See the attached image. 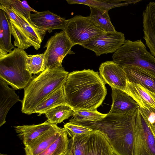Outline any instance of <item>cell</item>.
Masks as SVG:
<instances>
[{"label": "cell", "instance_id": "6da1fadb", "mask_svg": "<svg viewBox=\"0 0 155 155\" xmlns=\"http://www.w3.org/2000/svg\"><path fill=\"white\" fill-rule=\"evenodd\" d=\"M105 84L99 73L93 70L69 73L63 86L67 104L75 110H96L107 94Z\"/></svg>", "mask_w": 155, "mask_h": 155}, {"label": "cell", "instance_id": "7a4b0ae2", "mask_svg": "<svg viewBox=\"0 0 155 155\" xmlns=\"http://www.w3.org/2000/svg\"><path fill=\"white\" fill-rule=\"evenodd\" d=\"M135 113L128 115L109 112L104 118L96 122L84 121L71 123L99 130L117 155H134Z\"/></svg>", "mask_w": 155, "mask_h": 155}, {"label": "cell", "instance_id": "3957f363", "mask_svg": "<svg viewBox=\"0 0 155 155\" xmlns=\"http://www.w3.org/2000/svg\"><path fill=\"white\" fill-rule=\"evenodd\" d=\"M69 72L62 67L47 68L33 78L24 89L21 101L22 113L32 114L34 109L43 100L56 90L62 87Z\"/></svg>", "mask_w": 155, "mask_h": 155}, {"label": "cell", "instance_id": "277c9868", "mask_svg": "<svg viewBox=\"0 0 155 155\" xmlns=\"http://www.w3.org/2000/svg\"><path fill=\"white\" fill-rule=\"evenodd\" d=\"M28 55L18 48L9 53L0 51V79L14 90L24 89L33 78L27 68Z\"/></svg>", "mask_w": 155, "mask_h": 155}, {"label": "cell", "instance_id": "5b68a950", "mask_svg": "<svg viewBox=\"0 0 155 155\" xmlns=\"http://www.w3.org/2000/svg\"><path fill=\"white\" fill-rule=\"evenodd\" d=\"M113 61L123 67L135 65L145 69L155 75V57L147 49L141 39L125 40L112 56Z\"/></svg>", "mask_w": 155, "mask_h": 155}, {"label": "cell", "instance_id": "8992f818", "mask_svg": "<svg viewBox=\"0 0 155 155\" xmlns=\"http://www.w3.org/2000/svg\"><path fill=\"white\" fill-rule=\"evenodd\" d=\"M10 7L16 15L13 19L8 18L15 39L14 46L24 50L31 46L38 50L46 32L36 26L31 19L27 18L20 12Z\"/></svg>", "mask_w": 155, "mask_h": 155}, {"label": "cell", "instance_id": "52a82bcc", "mask_svg": "<svg viewBox=\"0 0 155 155\" xmlns=\"http://www.w3.org/2000/svg\"><path fill=\"white\" fill-rule=\"evenodd\" d=\"M63 31L74 45H81L105 32L94 24L89 16L80 15L68 19Z\"/></svg>", "mask_w": 155, "mask_h": 155}, {"label": "cell", "instance_id": "ba28073f", "mask_svg": "<svg viewBox=\"0 0 155 155\" xmlns=\"http://www.w3.org/2000/svg\"><path fill=\"white\" fill-rule=\"evenodd\" d=\"M74 45L63 31L56 33L48 40L44 48H46L44 54V70L61 67L64 57L74 52L71 48Z\"/></svg>", "mask_w": 155, "mask_h": 155}, {"label": "cell", "instance_id": "9c48e42d", "mask_svg": "<svg viewBox=\"0 0 155 155\" xmlns=\"http://www.w3.org/2000/svg\"><path fill=\"white\" fill-rule=\"evenodd\" d=\"M139 108L134 116V155H155V137Z\"/></svg>", "mask_w": 155, "mask_h": 155}, {"label": "cell", "instance_id": "30bf717a", "mask_svg": "<svg viewBox=\"0 0 155 155\" xmlns=\"http://www.w3.org/2000/svg\"><path fill=\"white\" fill-rule=\"evenodd\" d=\"M124 33L116 31L105 32L82 45L94 51L97 56L116 51L124 43Z\"/></svg>", "mask_w": 155, "mask_h": 155}, {"label": "cell", "instance_id": "8fae6325", "mask_svg": "<svg viewBox=\"0 0 155 155\" xmlns=\"http://www.w3.org/2000/svg\"><path fill=\"white\" fill-rule=\"evenodd\" d=\"M100 75L104 83L124 91L127 80L122 67L112 61L101 63L99 68Z\"/></svg>", "mask_w": 155, "mask_h": 155}, {"label": "cell", "instance_id": "7c38bea8", "mask_svg": "<svg viewBox=\"0 0 155 155\" xmlns=\"http://www.w3.org/2000/svg\"><path fill=\"white\" fill-rule=\"evenodd\" d=\"M30 18L37 27L49 33L56 29L63 31L68 21L48 10L31 14Z\"/></svg>", "mask_w": 155, "mask_h": 155}, {"label": "cell", "instance_id": "4fadbf2b", "mask_svg": "<svg viewBox=\"0 0 155 155\" xmlns=\"http://www.w3.org/2000/svg\"><path fill=\"white\" fill-rule=\"evenodd\" d=\"M111 88L112 104L109 113L133 114L140 107L138 104L124 91L114 87Z\"/></svg>", "mask_w": 155, "mask_h": 155}, {"label": "cell", "instance_id": "5bb4252c", "mask_svg": "<svg viewBox=\"0 0 155 155\" xmlns=\"http://www.w3.org/2000/svg\"><path fill=\"white\" fill-rule=\"evenodd\" d=\"M64 129L55 125L50 130L25 146L26 155H39L58 137Z\"/></svg>", "mask_w": 155, "mask_h": 155}, {"label": "cell", "instance_id": "9a60e30c", "mask_svg": "<svg viewBox=\"0 0 155 155\" xmlns=\"http://www.w3.org/2000/svg\"><path fill=\"white\" fill-rule=\"evenodd\" d=\"M127 81L139 84L155 93V75L150 71L135 66H126L122 67Z\"/></svg>", "mask_w": 155, "mask_h": 155}, {"label": "cell", "instance_id": "2e32d148", "mask_svg": "<svg viewBox=\"0 0 155 155\" xmlns=\"http://www.w3.org/2000/svg\"><path fill=\"white\" fill-rule=\"evenodd\" d=\"M129 95L143 109L151 108L155 109V93L139 84L127 81V86L124 91Z\"/></svg>", "mask_w": 155, "mask_h": 155}, {"label": "cell", "instance_id": "e0dca14e", "mask_svg": "<svg viewBox=\"0 0 155 155\" xmlns=\"http://www.w3.org/2000/svg\"><path fill=\"white\" fill-rule=\"evenodd\" d=\"M21 101L14 89L0 79V126L6 122V115L10 109L18 102Z\"/></svg>", "mask_w": 155, "mask_h": 155}, {"label": "cell", "instance_id": "ac0fdd59", "mask_svg": "<svg viewBox=\"0 0 155 155\" xmlns=\"http://www.w3.org/2000/svg\"><path fill=\"white\" fill-rule=\"evenodd\" d=\"M55 125L50 124L47 120L37 125L18 126L14 127L18 136L25 146L44 134Z\"/></svg>", "mask_w": 155, "mask_h": 155}, {"label": "cell", "instance_id": "d6986e66", "mask_svg": "<svg viewBox=\"0 0 155 155\" xmlns=\"http://www.w3.org/2000/svg\"><path fill=\"white\" fill-rule=\"evenodd\" d=\"M113 153L108 141L99 130L91 132L87 142V155H113Z\"/></svg>", "mask_w": 155, "mask_h": 155}, {"label": "cell", "instance_id": "ffe728a7", "mask_svg": "<svg viewBox=\"0 0 155 155\" xmlns=\"http://www.w3.org/2000/svg\"><path fill=\"white\" fill-rule=\"evenodd\" d=\"M63 86L56 90L38 104L32 114L41 115L58 106L67 104Z\"/></svg>", "mask_w": 155, "mask_h": 155}, {"label": "cell", "instance_id": "44dd1931", "mask_svg": "<svg viewBox=\"0 0 155 155\" xmlns=\"http://www.w3.org/2000/svg\"><path fill=\"white\" fill-rule=\"evenodd\" d=\"M12 34L9 20L6 13L0 10V51L9 53L15 48L11 41Z\"/></svg>", "mask_w": 155, "mask_h": 155}, {"label": "cell", "instance_id": "7402d4cb", "mask_svg": "<svg viewBox=\"0 0 155 155\" xmlns=\"http://www.w3.org/2000/svg\"><path fill=\"white\" fill-rule=\"evenodd\" d=\"M89 16L94 24L101 30L107 32L116 31L112 24L108 11L94 7H89Z\"/></svg>", "mask_w": 155, "mask_h": 155}, {"label": "cell", "instance_id": "603a6c76", "mask_svg": "<svg viewBox=\"0 0 155 155\" xmlns=\"http://www.w3.org/2000/svg\"><path fill=\"white\" fill-rule=\"evenodd\" d=\"M141 0H66L70 4H79L94 7L108 11L116 7L135 4Z\"/></svg>", "mask_w": 155, "mask_h": 155}, {"label": "cell", "instance_id": "cb8c5ba5", "mask_svg": "<svg viewBox=\"0 0 155 155\" xmlns=\"http://www.w3.org/2000/svg\"><path fill=\"white\" fill-rule=\"evenodd\" d=\"M73 109L68 104L61 105L48 111L45 114L47 120L50 124L57 125L73 116Z\"/></svg>", "mask_w": 155, "mask_h": 155}, {"label": "cell", "instance_id": "d4e9b609", "mask_svg": "<svg viewBox=\"0 0 155 155\" xmlns=\"http://www.w3.org/2000/svg\"><path fill=\"white\" fill-rule=\"evenodd\" d=\"M69 140L64 128L56 139L39 155H64L67 153Z\"/></svg>", "mask_w": 155, "mask_h": 155}, {"label": "cell", "instance_id": "484cf974", "mask_svg": "<svg viewBox=\"0 0 155 155\" xmlns=\"http://www.w3.org/2000/svg\"><path fill=\"white\" fill-rule=\"evenodd\" d=\"M91 132L77 135L69 140L68 149L72 155H87V143Z\"/></svg>", "mask_w": 155, "mask_h": 155}, {"label": "cell", "instance_id": "4316f807", "mask_svg": "<svg viewBox=\"0 0 155 155\" xmlns=\"http://www.w3.org/2000/svg\"><path fill=\"white\" fill-rule=\"evenodd\" d=\"M73 117L69 122L89 121L96 122L104 118L107 114H102L97 110H81L73 109Z\"/></svg>", "mask_w": 155, "mask_h": 155}, {"label": "cell", "instance_id": "83f0119b", "mask_svg": "<svg viewBox=\"0 0 155 155\" xmlns=\"http://www.w3.org/2000/svg\"><path fill=\"white\" fill-rule=\"evenodd\" d=\"M44 54L29 55L27 56L26 66L28 70L31 74H36L44 70Z\"/></svg>", "mask_w": 155, "mask_h": 155}, {"label": "cell", "instance_id": "f1b7e54d", "mask_svg": "<svg viewBox=\"0 0 155 155\" xmlns=\"http://www.w3.org/2000/svg\"><path fill=\"white\" fill-rule=\"evenodd\" d=\"M0 4L12 7L20 12L26 18L30 19L31 12L36 13L38 12L31 8L26 1H21L17 0H0Z\"/></svg>", "mask_w": 155, "mask_h": 155}, {"label": "cell", "instance_id": "f546056e", "mask_svg": "<svg viewBox=\"0 0 155 155\" xmlns=\"http://www.w3.org/2000/svg\"><path fill=\"white\" fill-rule=\"evenodd\" d=\"M64 128L71 138L77 135L86 134L94 131L89 127L70 122L64 125Z\"/></svg>", "mask_w": 155, "mask_h": 155}, {"label": "cell", "instance_id": "4dcf8cb0", "mask_svg": "<svg viewBox=\"0 0 155 155\" xmlns=\"http://www.w3.org/2000/svg\"><path fill=\"white\" fill-rule=\"evenodd\" d=\"M139 109L145 118L149 123H155V109L151 108L145 109L140 107Z\"/></svg>", "mask_w": 155, "mask_h": 155}, {"label": "cell", "instance_id": "1f68e13d", "mask_svg": "<svg viewBox=\"0 0 155 155\" xmlns=\"http://www.w3.org/2000/svg\"><path fill=\"white\" fill-rule=\"evenodd\" d=\"M148 123L149 124L150 129L155 137V123L150 124Z\"/></svg>", "mask_w": 155, "mask_h": 155}, {"label": "cell", "instance_id": "d6a6232c", "mask_svg": "<svg viewBox=\"0 0 155 155\" xmlns=\"http://www.w3.org/2000/svg\"><path fill=\"white\" fill-rule=\"evenodd\" d=\"M67 155H72V154L71 151L68 149H67Z\"/></svg>", "mask_w": 155, "mask_h": 155}, {"label": "cell", "instance_id": "836d02e7", "mask_svg": "<svg viewBox=\"0 0 155 155\" xmlns=\"http://www.w3.org/2000/svg\"><path fill=\"white\" fill-rule=\"evenodd\" d=\"M0 155H7L5 154H3L1 153L0 154Z\"/></svg>", "mask_w": 155, "mask_h": 155}, {"label": "cell", "instance_id": "e575fe53", "mask_svg": "<svg viewBox=\"0 0 155 155\" xmlns=\"http://www.w3.org/2000/svg\"><path fill=\"white\" fill-rule=\"evenodd\" d=\"M113 155H117V154H116L115 153H113Z\"/></svg>", "mask_w": 155, "mask_h": 155}, {"label": "cell", "instance_id": "d590c367", "mask_svg": "<svg viewBox=\"0 0 155 155\" xmlns=\"http://www.w3.org/2000/svg\"><path fill=\"white\" fill-rule=\"evenodd\" d=\"M64 155H67V153L66 154H65Z\"/></svg>", "mask_w": 155, "mask_h": 155}]
</instances>
